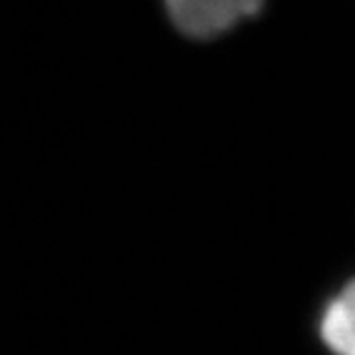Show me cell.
Segmentation results:
<instances>
[{
  "instance_id": "obj_1",
  "label": "cell",
  "mask_w": 355,
  "mask_h": 355,
  "mask_svg": "<svg viewBox=\"0 0 355 355\" xmlns=\"http://www.w3.org/2000/svg\"><path fill=\"white\" fill-rule=\"evenodd\" d=\"M178 30L195 40H210L237 28L261 10L264 0H163Z\"/></svg>"
},
{
  "instance_id": "obj_2",
  "label": "cell",
  "mask_w": 355,
  "mask_h": 355,
  "mask_svg": "<svg viewBox=\"0 0 355 355\" xmlns=\"http://www.w3.org/2000/svg\"><path fill=\"white\" fill-rule=\"evenodd\" d=\"M318 336L333 355H355V279L326 301L318 318Z\"/></svg>"
}]
</instances>
